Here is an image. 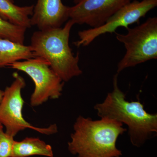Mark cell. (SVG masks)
Returning a JSON list of instances; mask_svg holds the SVG:
<instances>
[{"instance_id": "8992f818", "label": "cell", "mask_w": 157, "mask_h": 157, "mask_svg": "<svg viewBox=\"0 0 157 157\" xmlns=\"http://www.w3.org/2000/svg\"><path fill=\"white\" fill-rule=\"evenodd\" d=\"M9 66L25 72L33 81L35 90L30 99V104L33 107L41 105L49 99H58L61 96L63 81L45 60L35 57L15 62Z\"/></svg>"}, {"instance_id": "5b68a950", "label": "cell", "mask_w": 157, "mask_h": 157, "mask_svg": "<svg viewBox=\"0 0 157 157\" xmlns=\"http://www.w3.org/2000/svg\"><path fill=\"white\" fill-rule=\"evenodd\" d=\"M13 76L14 81L4 91L2 100L0 103V124L6 128V133L13 137L26 128L47 135L57 133V127L55 124L42 128L32 125L24 118L22 109L24 101L21 91L25 86V82L17 72L13 73Z\"/></svg>"}, {"instance_id": "5bb4252c", "label": "cell", "mask_w": 157, "mask_h": 157, "mask_svg": "<svg viewBox=\"0 0 157 157\" xmlns=\"http://www.w3.org/2000/svg\"><path fill=\"white\" fill-rule=\"evenodd\" d=\"M14 141V137L4 132L0 125V157H11Z\"/></svg>"}, {"instance_id": "277c9868", "label": "cell", "mask_w": 157, "mask_h": 157, "mask_svg": "<svg viewBox=\"0 0 157 157\" xmlns=\"http://www.w3.org/2000/svg\"><path fill=\"white\" fill-rule=\"evenodd\" d=\"M127 29L126 34L116 33L117 39L123 43L126 49L117 65V73L126 68L157 59L156 17H149L142 24Z\"/></svg>"}, {"instance_id": "9c48e42d", "label": "cell", "mask_w": 157, "mask_h": 157, "mask_svg": "<svg viewBox=\"0 0 157 157\" xmlns=\"http://www.w3.org/2000/svg\"><path fill=\"white\" fill-rule=\"evenodd\" d=\"M69 9L62 0H38L31 17V25L36 26L39 30L61 27L69 18Z\"/></svg>"}, {"instance_id": "52a82bcc", "label": "cell", "mask_w": 157, "mask_h": 157, "mask_svg": "<svg viewBox=\"0 0 157 157\" xmlns=\"http://www.w3.org/2000/svg\"><path fill=\"white\" fill-rule=\"evenodd\" d=\"M157 6V0H142L130 2L108 18L103 25L79 31V40L74 42L77 47L85 46L103 34L115 32L116 30L123 27L128 29L129 26L138 22L140 18L144 17L147 12Z\"/></svg>"}, {"instance_id": "8fae6325", "label": "cell", "mask_w": 157, "mask_h": 157, "mask_svg": "<svg viewBox=\"0 0 157 157\" xmlns=\"http://www.w3.org/2000/svg\"><path fill=\"white\" fill-rule=\"evenodd\" d=\"M34 6L20 7L13 0H0V17L14 24L30 28Z\"/></svg>"}, {"instance_id": "ba28073f", "label": "cell", "mask_w": 157, "mask_h": 157, "mask_svg": "<svg viewBox=\"0 0 157 157\" xmlns=\"http://www.w3.org/2000/svg\"><path fill=\"white\" fill-rule=\"evenodd\" d=\"M69 9V17L75 24L94 28L103 25L131 0H75Z\"/></svg>"}, {"instance_id": "4fadbf2b", "label": "cell", "mask_w": 157, "mask_h": 157, "mask_svg": "<svg viewBox=\"0 0 157 157\" xmlns=\"http://www.w3.org/2000/svg\"><path fill=\"white\" fill-rule=\"evenodd\" d=\"M27 29L0 17V38L24 44Z\"/></svg>"}, {"instance_id": "7a4b0ae2", "label": "cell", "mask_w": 157, "mask_h": 157, "mask_svg": "<svg viewBox=\"0 0 157 157\" xmlns=\"http://www.w3.org/2000/svg\"><path fill=\"white\" fill-rule=\"evenodd\" d=\"M118 74L113 78V90L94 109L98 116L115 120L128 126L132 145L140 147L157 133V115L149 113L139 101H129L118 87Z\"/></svg>"}, {"instance_id": "7c38bea8", "label": "cell", "mask_w": 157, "mask_h": 157, "mask_svg": "<svg viewBox=\"0 0 157 157\" xmlns=\"http://www.w3.org/2000/svg\"><path fill=\"white\" fill-rule=\"evenodd\" d=\"M33 155L53 157L51 145L38 138L26 137L21 141H15L11 157H28Z\"/></svg>"}, {"instance_id": "2e32d148", "label": "cell", "mask_w": 157, "mask_h": 157, "mask_svg": "<svg viewBox=\"0 0 157 157\" xmlns=\"http://www.w3.org/2000/svg\"><path fill=\"white\" fill-rule=\"evenodd\" d=\"M0 125H1V124H0Z\"/></svg>"}, {"instance_id": "30bf717a", "label": "cell", "mask_w": 157, "mask_h": 157, "mask_svg": "<svg viewBox=\"0 0 157 157\" xmlns=\"http://www.w3.org/2000/svg\"><path fill=\"white\" fill-rule=\"evenodd\" d=\"M35 58L30 45L26 46L0 38V68L19 61Z\"/></svg>"}, {"instance_id": "3957f363", "label": "cell", "mask_w": 157, "mask_h": 157, "mask_svg": "<svg viewBox=\"0 0 157 157\" xmlns=\"http://www.w3.org/2000/svg\"><path fill=\"white\" fill-rule=\"evenodd\" d=\"M74 24L70 19L63 28L36 31L31 38L34 56L45 60L63 82L82 73L78 66L79 53L74 56L69 45L70 31Z\"/></svg>"}, {"instance_id": "9a60e30c", "label": "cell", "mask_w": 157, "mask_h": 157, "mask_svg": "<svg viewBox=\"0 0 157 157\" xmlns=\"http://www.w3.org/2000/svg\"><path fill=\"white\" fill-rule=\"evenodd\" d=\"M4 91L0 90V103H1V101H2V100L3 95H4Z\"/></svg>"}, {"instance_id": "6da1fadb", "label": "cell", "mask_w": 157, "mask_h": 157, "mask_svg": "<svg viewBox=\"0 0 157 157\" xmlns=\"http://www.w3.org/2000/svg\"><path fill=\"white\" fill-rule=\"evenodd\" d=\"M123 124L115 120L101 118L93 120L79 116L68 143V150L77 157H121L118 138L126 132Z\"/></svg>"}]
</instances>
